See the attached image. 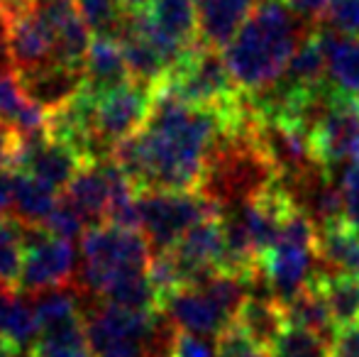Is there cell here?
Returning a JSON list of instances; mask_svg holds the SVG:
<instances>
[{"label":"cell","mask_w":359,"mask_h":357,"mask_svg":"<svg viewBox=\"0 0 359 357\" xmlns=\"http://www.w3.org/2000/svg\"><path fill=\"white\" fill-rule=\"evenodd\" d=\"M227 120L191 105L164 81L154 86L144 128L115 144L113 162L135 191H198L205 162Z\"/></svg>","instance_id":"6da1fadb"},{"label":"cell","mask_w":359,"mask_h":357,"mask_svg":"<svg viewBox=\"0 0 359 357\" xmlns=\"http://www.w3.org/2000/svg\"><path fill=\"white\" fill-rule=\"evenodd\" d=\"M316 25L301 20L279 0H262L222 57L245 95L266 93L286 72L298 42Z\"/></svg>","instance_id":"7a4b0ae2"},{"label":"cell","mask_w":359,"mask_h":357,"mask_svg":"<svg viewBox=\"0 0 359 357\" xmlns=\"http://www.w3.org/2000/svg\"><path fill=\"white\" fill-rule=\"evenodd\" d=\"M151 250L140 230L113 223L93 225L81 238V264L76 271V291L100 299L115 281L142 274L149 267Z\"/></svg>","instance_id":"3957f363"},{"label":"cell","mask_w":359,"mask_h":357,"mask_svg":"<svg viewBox=\"0 0 359 357\" xmlns=\"http://www.w3.org/2000/svg\"><path fill=\"white\" fill-rule=\"evenodd\" d=\"M262 276H264L266 294L274 296L286 306L296 294H301L308 281L320 269L318 264V225L296 208L279 238L262 255Z\"/></svg>","instance_id":"277c9868"},{"label":"cell","mask_w":359,"mask_h":357,"mask_svg":"<svg viewBox=\"0 0 359 357\" xmlns=\"http://www.w3.org/2000/svg\"><path fill=\"white\" fill-rule=\"evenodd\" d=\"M137 213L140 233L154 255L171 250L196 223L222 210L201 191H140Z\"/></svg>","instance_id":"5b68a950"},{"label":"cell","mask_w":359,"mask_h":357,"mask_svg":"<svg viewBox=\"0 0 359 357\" xmlns=\"http://www.w3.org/2000/svg\"><path fill=\"white\" fill-rule=\"evenodd\" d=\"M74 243L52 238L39 225H25V262L20 271L18 291L27 296L52 289H69L76 284Z\"/></svg>","instance_id":"8992f818"},{"label":"cell","mask_w":359,"mask_h":357,"mask_svg":"<svg viewBox=\"0 0 359 357\" xmlns=\"http://www.w3.org/2000/svg\"><path fill=\"white\" fill-rule=\"evenodd\" d=\"M311 149L327 172L340 164H359V95L335 88L330 103L311 128Z\"/></svg>","instance_id":"52a82bcc"},{"label":"cell","mask_w":359,"mask_h":357,"mask_svg":"<svg viewBox=\"0 0 359 357\" xmlns=\"http://www.w3.org/2000/svg\"><path fill=\"white\" fill-rule=\"evenodd\" d=\"M151 95H154V86L130 81L125 86L110 90L103 98H93L95 135H98L100 144L110 152V157H113L115 144L144 128L147 118H149Z\"/></svg>","instance_id":"ba28073f"},{"label":"cell","mask_w":359,"mask_h":357,"mask_svg":"<svg viewBox=\"0 0 359 357\" xmlns=\"http://www.w3.org/2000/svg\"><path fill=\"white\" fill-rule=\"evenodd\" d=\"M83 164L86 162L81 159V154H76L72 147L42 135L37 140H22V147H20L10 172L27 174V177L44 181L47 186L59 191L67 189L69 181L79 174Z\"/></svg>","instance_id":"9c48e42d"},{"label":"cell","mask_w":359,"mask_h":357,"mask_svg":"<svg viewBox=\"0 0 359 357\" xmlns=\"http://www.w3.org/2000/svg\"><path fill=\"white\" fill-rule=\"evenodd\" d=\"M8 18V37H10V59L13 72H29V69L44 67L54 62V39L52 29L42 20V15L32 5L5 10Z\"/></svg>","instance_id":"30bf717a"},{"label":"cell","mask_w":359,"mask_h":357,"mask_svg":"<svg viewBox=\"0 0 359 357\" xmlns=\"http://www.w3.org/2000/svg\"><path fill=\"white\" fill-rule=\"evenodd\" d=\"M25 98L34 103L44 113L72 103L83 90V69H74L67 64H44L29 72H15Z\"/></svg>","instance_id":"8fae6325"},{"label":"cell","mask_w":359,"mask_h":357,"mask_svg":"<svg viewBox=\"0 0 359 357\" xmlns=\"http://www.w3.org/2000/svg\"><path fill=\"white\" fill-rule=\"evenodd\" d=\"M133 81L130 69L125 64L123 49L118 39L95 37L90 39L88 54L83 62V93L90 98H103L110 90Z\"/></svg>","instance_id":"7c38bea8"},{"label":"cell","mask_w":359,"mask_h":357,"mask_svg":"<svg viewBox=\"0 0 359 357\" xmlns=\"http://www.w3.org/2000/svg\"><path fill=\"white\" fill-rule=\"evenodd\" d=\"M257 0H196L198 39L210 49H225L242 29Z\"/></svg>","instance_id":"4fadbf2b"},{"label":"cell","mask_w":359,"mask_h":357,"mask_svg":"<svg viewBox=\"0 0 359 357\" xmlns=\"http://www.w3.org/2000/svg\"><path fill=\"white\" fill-rule=\"evenodd\" d=\"M232 325L240 328L259 348L271 350V345L288 325L286 309L269 294H247L232 318Z\"/></svg>","instance_id":"5bb4252c"},{"label":"cell","mask_w":359,"mask_h":357,"mask_svg":"<svg viewBox=\"0 0 359 357\" xmlns=\"http://www.w3.org/2000/svg\"><path fill=\"white\" fill-rule=\"evenodd\" d=\"M64 196L83 215L88 228L108 223L110 186H108V172H105V159L103 162H86L79 169V174L69 181Z\"/></svg>","instance_id":"9a60e30c"},{"label":"cell","mask_w":359,"mask_h":357,"mask_svg":"<svg viewBox=\"0 0 359 357\" xmlns=\"http://www.w3.org/2000/svg\"><path fill=\"white\" fill-rule=\"evenodd\" d=\"M318 32L330 83L342 93L359 95V37L337 32L325 22H318Z\"/></svg>","instance_id":"2e32d148"},{"label":"cell","mask_w":359,"mask_h":357,"mask_svg":"<svg viewBox=\"0 0 359 357\" xmlns=\"http://www.w3.org/2000/svg\"><path fill=\"white\" fill-rule=\"evenodd\" d=\"M318 264L325 274L355 276L359 279V233L335 220L318 228Z\"/></svg>","instance_id":"e0dca14e"},{"label":"cell","mask_w":359,"mask_h":357,"mask_svg":"<svg viewBox=\"0 0 359 357\" xmlns=\"http://www.w3.org/2000/svg\"><path fill=\"white\" fill-rule=\"evenodd\" d=\"M57 189H52V186L34 177H27V174L13 172V191H10L13 213L10 215L22 220L25 225H39L42 228L44 220L57 208Z\"/></svg>","instance_id":"ac0fdd59"},{"label":"cell","mask_w":359,"mask_h":357,"mask_svg":"<svg viewBox=\"0 0 359 357\" xmlns=\"http://www.w3.org/2000/svg\"><path fill=\"white\" fill-rule=\"evenodd\" d=\"M284 309H286L288 325H298V328L311 330V333L325 338L327 343H330L332 335L337 333V325H335V321H332L330 309H327V304H325V296H323V289H320V284H318V276H313L306 289L293 296Z\"/></svg>","instance_id":"d6986e66"},{"label":"cell","mask_w":359,"mask_h":357,"mask_svg":"<svg viewBox=\"0 0 359 357\" xmlns=\"http://www.w3.org/2000/svg\"><path fill=\"white\" fill-rule=\"evenodd\" d=\"M0 335L22 348H32L39 338L37 316L27 294L0 289Z\"/></svg>","instance_id":"ffe728a7"},{"label":"cell","mask_w":359,"mask_h":357,"mask_svg":"<svg viewBox=\"0 0 359 357\" xmlns=\"http://www.w3.org/2000/svg\"><path fill=\"white\" fill-rule=\"evenodd\" d=\"M316 276L337 328L359 323V279H355V276L325 274L323 269H318Z\"/></svg>","instance_id":"44dd1931"},{"label":"cell","mask_w":359,"mask_h":357,"mask_svg":"<svg viewBox=\"0 0 359 357\" xmlns=\"http://www.w3.org/2000/svg\"><path fill=\"white\" fill-rule=\"evenodd\" d=\"M25 262V223L15 215H0V289L18 291Z\"/></svg>","instance_id":"7402d4cb"},{"label":"cell","mask_w":359,"mask_h":357,"mask_svg":"<svg viewBox=\"0 0 359 357\" xmlns=\"http://www.w3.org/2000/svg\"><path fill=\"white\" fill-rule=\"evenodd\" d=\"M76 8L95 37L120 39L123 29L128 27L130 13L125 10L123 0H76Z\"/></svg>","instance_id":"603a6c76"},{"label":"cell","mask_w":359,"mask_h":357,"mask_svg":"<svg viewBox=\"0 0 359 357\" xmlns=\"http://www.w3.org/2000/svg\"><path fill=\"white\" fill-rule=\"evenodd\" d=\"M269 353L271 357H330V343L306 328L286 325Z\"/></svg>","instance_id":"cb8c5ba5"},{"label":"cell","mask_w":359,"mask_h":357,"mask_svg":"<svg viewBox=\"0 0 359 357\" xmlns=\"http://www.w3.org/2000/svg\"><path fill=\"white\" fill-rule=\"evenodd\" d=\"M52 238H59V240H67V243H76L79 238L86 235V228L88 223L83 220V215L74 208V203L67 198V196H59L57 201V208L52 210L47 220L42 225Z\"/></svg>","instance_id":"d4e9b609"},{"label":"cell","mask_w":359,"mask_h":357,"mask_svg":"<svg viewBox=\"0 0 359 357\" xmlns=\"http://www.w3.org/2000/svg\"><path fill=\"white\" fill-rule=\"evenodd\" d=\"M29 105L32 103L25 98L15 72L0 74V120H5V123H10L15 128Z\"/></svg>","instance_id":"484cf974"},{"label":"cell","mask_w":359,"mask_h":357,"mask_svg":"<svg viewBox=\"0 0 359 357\" xmlns=\"http://www.w3.org/2000/svg\"><path fill=\"white\" fill-rule=\"evenodd\" d=\"M215 357H271L266 348H259L257 343H252L240 328L227 325L215 343Z\"/></svg>","instance_id":"4316f807"},{"label":"cell","mask_w":359,"mask_h":357,"mask_svg":"<svg viewBox=\"0 0 359 357\" xmlns=\"http://www.w3.org/2000/svg\"><path fill=\"white\" fill-rule=\"evenodd\" d=\"M342 220L359 233V164H350L340 177Z\"/></svg>","instance_id":"83f0119b"},{"label":"cell","mask_w":359,"mask_h":357,"mask_svg":"<svg viewBox=\"0 0 359 357\" xmlns=\"http://www.w3.org/2000/svg\"><path fill=\"white\" fill-rule=\"evenodd\" d=\"M323 22L337 32L359 37V0H332Z\"/></svg>","instance_id":"f1b7e54d"},{"label":"cell","mask_w":359,"mask_h":357,"mask_svg":"<svg viewBox=\"0 0 359 357\" xmlns=\"http://www.w3.org/2000/svg\"><path fill=\"white\" fill-rule=\"evenodd\" d=\"M169 357H215V350L201 335L174 328L169 343Z\"/></svg>","instance_id":"f546056e"},{"label":"cell","mask_w":359,"mask_h":357,"mask_svg":"<svg viewBox=\"0 0 359 357\" xmlns=\"http://www.w3.org/2000/svg\"><path fill=\"white\" fill-rule=\"evenodd\" d=\"M330 357H359V323L337 328L330 340Z\"/></svg>","instance_id":"4dcf8cb0"},{"label":"cell","mask_w":359,"mask_h":357,"mask_svg":"<svg viewBox=\"0 0 359 357\" xmlns=\"http://www.w3.org/2000/svg\"><path fill=\"white\" fill-rule=\"evenodd\" d=\"M32 357H95L88 343H34Z\"/></svg>","instance_id":"1f68e13d"},{"label":"cell","mask_w":359,"mask_h":357,"mask_svg":"<svg viewBox=\"0 0 359 357\" xmlns=\"http://www.w3.org/2000/svg\"><path fill=\"white\" fill-rule=\"evenodd\" d=\"M291 13H296L301 20L311 25H318L325 20L327 10H330L332 0H284Z\"/></svg>","instance_id":"d6a6232c"},{"label":"cell","mask_w":359,"mask_h":357,"mask_svg":"<svg viewBox=\"0 0 359 357\" xmlns=\"http://www.w3.org/2000/svg\"><path fill=\"white\" fill-rule=\"evenodd\" d=\"M13 72V59H10V37H8V18L0 10V74Z\"/></svg>","instance_id":"836d02e7"},{"label":"cell","mask_w":359,"mask_h":357,"mask_svg":"<svg viewBox=\"0 0 359 357\" xmlns=\"http://www.w3.org/2000/svg\"><path fill=\"white\" fill-rule=\"evenodd\" d=\"M0 357H32V348H22L0 335Z\"/></svg>","instance_id":"e575fe53"},{"label":"cell","mask_w":359,"mask_h":357,"mask_svg":"<svg viewBox=\"0 0 359 357\" xmlns=\"http://www.w3.org/2000/svg\"><path fill=\"white\" fill-rule=\"evenodd\" d=\"M10 191H13V172L5 169L0 172V215H5V208L10 206Z\"/></svg>","instance_id":"d590c367"},{"label":"cell","mask_w":359,"mask_h":357,"mask_svg":"<svg viewBox=\"0 0 359 357\" xmlns=\"http://www.w3.org/2000/svg\"><path fill=\"white\" fill-rule=\"evenodd\" d=\"M123 5L130 15H137V13H144V10L149 8L151 0H123Z\"/></svg>","instance_id":"8d00e7d4"}]
</instances>
